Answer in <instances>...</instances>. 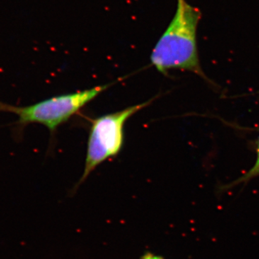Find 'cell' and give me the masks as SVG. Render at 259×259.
I'll use <instances>...</instances> for the list:
<instances>
[{"label": "cell", "mask_w": 259, "mask_h": 259, "mask_svg": "<svg viewBox=\"0 0 259 259\" xmlns=\"http://www.w3.org/2000/svg\"><path fill=\"white\" fill-rule=\"evenodd\" d=\"M177 2L175 16L150 56L151 65L165 76L170 70L180 69L198 75L209 82L201 67L197 48V28L202 13L187 0Z\"/></svg>", "instance_id": "cell-1"}, {"label": "cell", "mask_w": 259, "mask_h": 259, "mask_svg": "<svg viewBox=\"0 0 259 259\" xmlns=\"http://www.w3.org/2000/svg\"><path fill=\"white\" fill-rule=\"evenodd\" d=\"M140 259H165L161 255L156 254L152 252H146Z\"/></svg>", "instance_id": "cell-5"}, {"label": "cell", "mask_w": 259, "mask_h": 259, "mask_svg": "<svg viewBox=\"0 0 259 259\" xmlns=\"http://www.w3.org/2000/svg\"><path fill=\"white\" fill-rule=\"evenodd\" d=\"M110 85H100L77 93L51 97L28 106H15L0 101V112L14 114L18 117L16 122L12 124L16 137L23 134L27 126L33 123L45 126L51 134H54L59 126L67 122Z\"/></svg>", "instance_id": "cell-2"}, {"label": "cell", "mask_w": 259, "mask_h": 259, "mask_svg": "<svg viewBox=\"0 0 259 259\" xmlns=\"http://www.w3.org/2000/svg\"><path fill=\"white\" fill-rule=\"evenodd\" d=\"M259 177V138L258 141V144H257V158L255 160V164L251 168L246 172L243 176L240 177L238 180L234 181L229 185L224 186L223 187V190H229L232 187L235 186L240 185L241 183H247L249 182L252 179L255 178V177Z\"/></svg>", "instance_id": "cell-4"}, {"label": "cell", "mask_w": 259, "mask_h": 259, "mask_svg": "<svg viewBox=\"0 0 259 259\" xmlns=\"http://www.w3.org/2000/svg\"><path fill=\"white\" fill-rule=\"evenodd\" d=\"M153 100L100 116L91 121L84 169L76 187H79L102 163L120 153L124 144L126 122L135 114L148 106Z\"/></svg>", "instance_id": "cell-3"}]
</instances>
